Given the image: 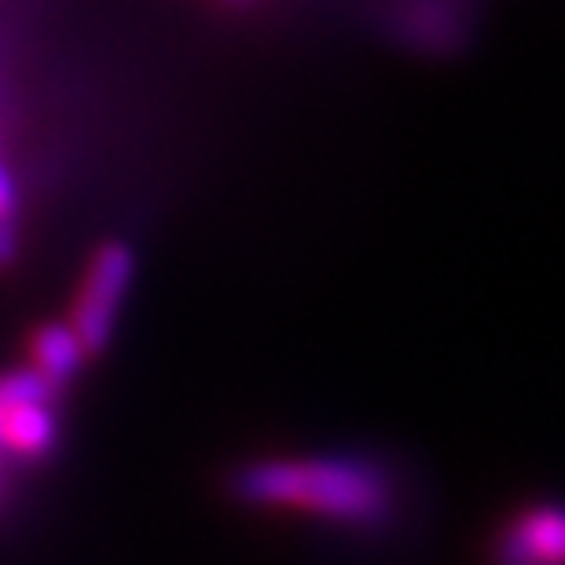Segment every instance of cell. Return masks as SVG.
Returning <instances> with one entry per match:
<instances>
[{"label": "cell", "mask_w": 565, "mask_h": 565, "mask_svg": "<svg viewBox=\"0 0 565 565\" xmlns=\"http://www.w3.org/2000/svg\"><path fill=\"white\" fill-rule=\"evenodd\" d=\"M232 495L246 507H294L331 522L382 525L393 511V484L356 459H265L232 473Z\"/></svg>", "instance_id": "obj_1"}, {"label": "cell", "mask_w": 565, "mask_h": 565, "mask_svg": "<svg viewBox=\"0 0 565 565\" xmlns=\"http://www.w3.org/2000/svg\"><path fill=\"white\" fill-rule=\"evenodd\" d=\"M132 268H137V262H132V250L126 243H104L88 262V273L71 312V331L88 356L104 353L110 334H115L121 301H126L132 282Z\"/></svg>", "instance_id": "obj_2"}, {"label": "cell", "mask_w": 565, "mask_h": 565, "mask_svg": "<svg viewBox=\"0 0 565 565\" xmlns=\"http://www.w3.org/2000/svg\"><path fill=\"white\" fill-rule=\"evenodd\" d=\"M565 551V529L555 507H536L525 511L507 529V536L495 547L500 565H562Z\"/></svg>", "instance_id": "obj_3"}, {"label": "cell", "mask_w": 565, "mask_h": 565, "mask_svg": "<svg viewBox=\"0 0 565 565\" xmlns=\"http://www.w3.org/2000/svg\"><path fill=\"white\" fill-rule=\"evenodd\" d=\"M55 434H60V426H55L52 404L0 408V448H4V456H19V459L49 456Z\"/></svg>", "instance_id": "obj_4"}, {"label": "cell", "mask_w": 565, "mask_h": 565, "mask_svg": "<svg viewBox=\"0 0 565 565\" xmlns=\"http://www.w3.org/2000/svg\"><path fill=\"white\" fill-rule=\"evenodd\" d=\"M33 364L30 367H38L44 379L55 382V386H63L66 379H74L77 375V367H82V360L88 356L85 353V345L77 342V334L71 331V323H49V327H41L38 334H33Z\"/></svg>", "instance_id": "obj_5"}, {"label": "cell", "mask_w": 565, "mask_h": 565, "mask_svg": "<svg viewBox=\"0 0 565 565\" xmlns=\"http://www.w3.org/2000/svg\"><path fill=\"white\" fill-rule=\"evenodd\" d=\"M60 386L49 382L38 367H19L0 375V408H22V404H55Z\"/></svg>", "instance_id": "obj_6"}, {"label": "cell", "mask_w": 565, "mask_h": 565, "mask_svg": "<svg viewBox=\"0 0 565 565\" xmlns=\"http://www.w3.org/2000/svg\"><path fill=\"white\" fill-rule=\"evenodd\" d=\"M15 206H19L15 180H11L8 166L0 162V268L15 262V246H19V235H15Z\"/></svg>", "instance_id": "obj_7"}, {"label": "cell", "mask_w": 565, "mask_h": 565, "mask_svg": "<svg viewBox=\"0 0 565 565\" xmlns=\"http://www.w3.org/2000/svg\"><path fill=\"white\" fill-rule=\"evenodd\" d=\"M8 495V470H4V448H0V503Z\"/></svg>", "instance_id": "obj_8"}]
</instances>
